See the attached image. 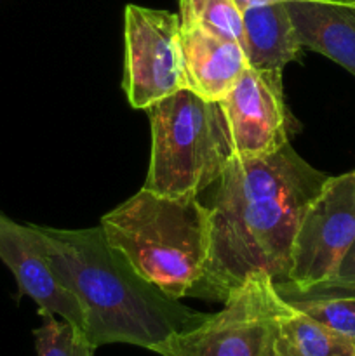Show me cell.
<instances>
[{"instance_id":"obj_6","label":"cell","mask_w":355,"mask_h":356,"mask_svg":"<svg viewBox=\"0 0 355 356\" xmlns=\"http://www.w3.org/2000/svg\"><path fill=\"white\" fill-rule=\"evenodd\" d=\"M124 40L122 89L132 108L146 110L188 89L178 14L129 3L124 13Z\"/></svg>"},{"instance_id":"obj_14","label":"cell","mask_w":355,"mask_h":356,"mask_svg":"<svg viewBox=\"0 0 355 356\" xmlns=\"http://www.w3.org/2000/svg\"><path fill=\"white\" fill-rule=\"evenodd\" d=\"M180 21L246 45L242 13L233 0H180Z\"/></svg>"},{"instance_id":"obj_15","label":"cell","mask_w":355,"mask_h":356,"mask_svg":"<svg viewBox=\"0 0 355 356\" xmlns=\"http://www.w3.org/2000/svg\"><path fill=\"white\" fill-rule=\"evenodd\" d=\"M275 291L285 302H303V301H322V299H355V242L347 250L333 273L322 282L317 284L298 285L278 282L275 284Z\"/></svg>"},{"instance_id":"obj_1","label":"cell","mask_w":355,"mask_h":356,"mask_svg":"<svg viewBox=\"0 0 355 356\" xmlns=\"http://www.w3.org/2000/svg\"><path fill=\"white\" fill-rule=\"evenodd\" d=\"M291 143L265 156H235L216 181L204 299L225 302L247 277L287 282L299 221L327 181Z\"/></svg>"},{"instance_id":"obj_17","label":"cell","mask_w":355,"mask_h":356,"mask_svg":"<svg viewBox=\"0 0 355 356\" xmlns=\"http://www.w3.org/2000/svg\"><path fill=\"white\" fill-rule=\"evenodd\" d=\"M289 305L343 336L355 350V299H322Z\"/></svg>"},{"instance_id":"obj_7","label":"cell","mask_w":355,"mask_h":356,"mask_svg":"<svg viewBox=\"0 0 355 356\" xmlns=\"http://www.w3.org/2000/svg\"><path fill=\"white\" fill-rule=\"evenodd\" d=\"M355 242V169L327 177L306 207L294 235L285 284H317L329 277Z\"/></svg>"},{"instance_id":"obj_16","label":"cell","mask_w":355,"mask_h":356,"mask_svg":"<svg viewBox=\"0 0 355 356\" xmlns=\"http://www.w3.org/2000/svg\"><path fill=\"white\" fill-rule=\"evenodd\" d=\"M42 325L33 330L37 356H93L96 348L86 334L56 315L42 313Z\"/></svg>"},{"instance_id":"obj_2","label":"cell","mask_w":355,"mask_h":356,"mask_svg":"<svg viewBox=\"0 0 355 356\" xmlns=\"http://www.w3.org/2000/svg\"><path fill=\"white\" fill-rule=\"evenodd\" d=\"M37 229L56 273L86 312L84 334L94 348L122 343L152 350L204 318L143 280L106 242L101 226Z\"/></svg>"},{"instance_id":"obj_12","label":"cell","mask_w":355,"mask_h":356,"mask_svg":"<svg viewBox=\"0 0 355 356\" xmlns=\"http://www.w3.org/2000/svg\"><path fill=\"white\" fill-rule=\"evenodd\" d=\"M242 21L249 66L282 72L285 65L301 58L303 47L285 2L244 10Z\"/></svg>"},{"instance_id":"obj_9","label":"cell","mask_w":355,"mask_h":356,"mask_svg":"<svg viewBox=\"0 0 355 356\" xmlns=\"http://www.w3.org/2000/svg\"><path fill=\"white\" fill-rule=\"evenodd\" d=\"M0 261L16 278L19 296L33 299L38 315L61 316L86 332V312L56 273L37 226L21 225L0 211Z\"/></svg>"},{"instance_id":"obj_4","label":"cell","mask_w":355,"mask_h":356,"mask_svg":"<svg viewBox=\"0 0 355 356\" xmlns=\"http://www.w3.org/2000/svg\"><path fill=\"white\" fill-rule=\"evenodd\" d=\"M152 155L145 190L173 198H198L235 159L219 101L181 89L146 108Z\"/></svg>"},{"instance_id":"obj_18","label":"cell","mask_w":355,"mask_h":356,"mask_svg":"<svg viewBox=\"0 0 355 356\" xmlns=\"http://www.w3.org/2000/svg\"><path fill=\"white\" fill-rule=\"evenodd\" d=\"M237 3V7L240 9V13L247 9H253V7H263V6H271V3L285 2V0H233Z\"/></svg>"},{"instance_id":"obj_8","label":"cell","mask_w":355,"mask_h":356,"mask_svg":"<svg viewBox=\"0 0 355 356\" xmlns=\"http://www.w3.org/2000/svg\"><path fill=\"white\" fill-rule=\"evenodd\" d=\"M219 103L228 122L235 156H265L291 143L292 122L278 70L247 66Z\"/></svg>"},{"instance_id":"obj_5","label":"cell","mask_w":355,"mask_h":356,"mask_svg":"<svg viewBox=\"0 0 355 356\" xmlns=\"http://www.w3.org/2000/svg\"><path fill=\"white\" fill-rule=\"evenodd\" d=\"M281 296L265 271L247 277L212 315L150 351L160 356H271Z\"/></svg>"},{"instance_id":"obj_10","label":"cell","mask_w":355,"mask_h":356,"mask_svg":"<svg viewBox=\"0 0 355 356\" xmlns=\"http://www.w3.org/2000/svg\"><path fill=\"white\" fill-rule=\"evenodd\" d=\"M181 49L188 89L207 101H221L249 66L242 45L198 26H181Z\"/></svg>"},{"instance_id":"obj_19","label":"cell","mask_w":355,"mask_h":356,"mask_svg":"<svg viewBox=\"0 0 355 356\" xmlns=\"http://www.w3.org/2000/svg\"><path fill=\"white\" fill-rule=\"evenodd\" d=\"M352 3H354V6H355V0H352Z\"/></svg>"},{"instance_id":"obj_3","label":"cell","mask_w":355,"mask_h":356,"mask_svg":"<svg viewBox=\"0 0 355 356\" xmlns=\"http://www.w3.org/2000/svg\"><path fill=\"white\" fill-rule=\"evenodd\" d=\"M100 226L132 270L167 298L204 299L211 256L209 205L141 188L104 214Z\"/></svg>"},{"instance_id":"obj_11","label":"cell","mask_w":355,"mask_h":356,"mask_svg":"<svg viewBox=\"0 0 355 356\" xmlns=\"http://www.w3.org/2000/svg\"><path fill=\"white\" fill-rule=\"evenodd\" d=\"M303 49L320 52L355 76V6L352 0H285Z\"/></svg>"},{"instance_id":"obj_13","label":"cell","mask_w":355,"mask_h":356,"mask_svg":"<svg viewBox=\"0 0 355 356\" xmlns=\"http://www.w3.org/2000/svg\"><path fill=\"white\" fill-rule=\"evenodd\" d=\"M271 356H355V350L343 336L282 299Z\"/></svg>"}]
</instances>
